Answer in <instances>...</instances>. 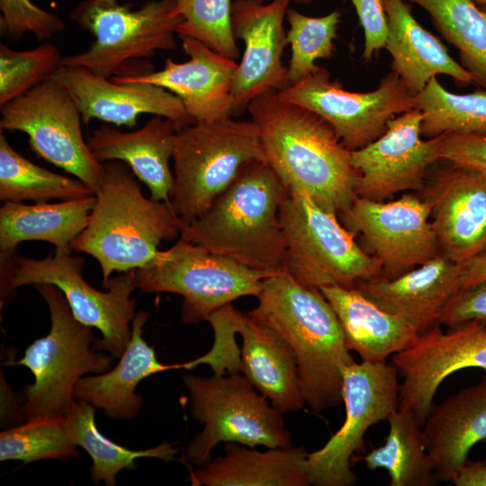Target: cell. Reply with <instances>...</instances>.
Segmentation results:
<instances>
[{
    "mask_svg": "<svg viewBox=\"0 0 486 486\" xmlns=\"http://www.w3.org/2000/svg\"><path fill=\"white\" fill-rule=\"evenodd\" d=\"M267 164L288 190L308 194L337 214L358 197L351 151L330 124L314 112L268 91L248 106Z\"/></svg>",
    "mask_w": 486,
    "mask_h": 486,
    "instance_id": "6da1fadb",
    "label": "cell"
},
{
    "mask_svg": "<svg viewBox=\"0 0 486 486\" xmlns=\"http://www.w3.org/2000/svg\"><path fill=\"white\" fill-rule=\"evenodd\" d=\"M256 298L248 314L277 331L293 350L305 405L314 413L340 405L342 368L354 358L320 289L301 284L283 269L263 279Z\"/></svg>",
    "mask_w": 486,
    "mask_h": 486,
    "instance_id": "7a4b0ae2",
    "label": "cell"
},
{
    "mask_svg": "<svg viewBox=\"0 0 486 486\" xmlns=\"http://www.w3.org/2000/svg\"><path fill=\"white\" fill-rule=\"evenodd\" d=\"M288 193L266 161H250L180 236L254 270L277 273L284 269L279 210Z\"/></svg>",
    "mask_w": 486,
    "mask_h": 486,
    "instance_id": "3957f363",
    "label": "cell"
},
{
    "mask_svg": "<svg viewBox=\"0 0 486 486\" xmlns=\"http://www.w3.org/2000/svg\"><path fill=\"white\" fill-rule=\"evenodd\" d=\"M95 198L87 225L71 248L98 261L104 289L113 272L145 266L162 241L181 235L183 224L170 204L147 198L136 176L122 161L104 163Z\"/></svg>",
    "mask_w": 486,
    "mask_h": 486,
    "instance_id": "277c9868",
    "label": "cell"
},
{
    "mask_svg": "<svg viewBox=\"0 0 486 486\" xmlns=\"http://www.w3.org/2000/svg\"><path fill=\"white\" fill-rule=\"evenodd\" d=\"M50 313L49 333L32 342L23 356L7 365L30 369L34 381L23 390L26 419L39 416H65L75 401V387L86 374L109 369L113 357L95 347L98 338L92 328L77 320L63 294L55 285H33Z\"/></svg>",
    "mask_w": 486,
    "mask_h": 486,
    "instance_id": "5b68a950",
    "label": "cell"
},
{
    "mask_svg": "<svg viewBox=\"0 0 486 486\" xmlns=\"http://www.w3.org/2000/svg\"><path fill=\"white\" fill-rule=\"evenodd\" d=\"M170 206L183 227L202 215L253 160L266 161L257 127L231 117L176 131Z\"/></svg>",
    "mask_w": 486,
    "mask_h": 486,
    "instance_id": "8992f818",
    "label": "cell"
},
{
    "mask_svg": "<svg viewBox=\"0 0 486 486\" xmlns=\"http://www.w3.org/2000/svg\"><path fill=\"white\" fill-rule=\"evenodd\" d=\"M85 259L55 250L42 259L15 255L1 258V305L14 291L27 284H50L64 294L73 315L83 324L97 328L102 338L95 347L120 358L131 336L137 288L134 270L112 277L99 291L83 276Z\"/></svg>",
    "mask_w": 486,
    "mask_h": 486,
    "instance_id": "52a82bcc",
    "label": "cell"
},
{
    "mask_svg": "<svg viewBox=\"0 0 486 486\" xmlns=\"http://www.w3.org/2000/svg\"><path fill=\"white\" fill-rule=\"evenodd\" d=\"M285 240L284 269L301 284L354 288L382 276V265L356 241L338 214L308 194L289 190L279 210Z\"/></svg>",
    "mask_w": 486,
    "mask_h": 486,
    "instance_id": "ba28073f",
    "label": "cell"
},
{
    "mask_svg": "<svg viewBox=\"0 0 486 486\" xmlns=\"http://www.w3.org/2000/svg\"><path fill=\"white\" fill-rule=\"evenodd\" d=\"M193 418L203 428L190 443L183 463L202 466L220 443H238L254 448L292 446L282 413L241 374L210 377L184 375Z\"/></svg>",
    "mask_w": 486,
    "mask_h": 486,
    "instance_id": "9c48e42d",
    "label": "cell"
},
{
    "mask_svg": "<svg viewBox=\"0 0 486 486\" xmlns=\"http://www.w3.org/2000/svg\"><path fill=\"white\" fill-rule=\"evenodd\" d=\"M69 17L94 40L86 50L63 57L60 65L85 68L106 78L121 75L132 60L175 50L182 22L176 0H148L133 10L118 0H83Z\"/></svg>",
    "mask_w": 486,
    "mask_h": 486,
    "instance_id": "30bf717a",
    "label": "cell"
},
{
    "mask_svg": "<svg viewBox=\"0 0 486 486\" xmlns=\"http://www.w3.org/2000/svg\"><path fill=\"white\" fill-rule=\"evenodd\" d=\"M134 272L136 286L141 291L181 295L182 320L188 324L206 320L240 297H256L263 279L272 274L210 252L181 236Z\"/></svg>",
    "mask_w": 486,
    "mask_h": 486,
    "instance_id": "8fae6325",
    "label": "cell"
},
{
    "mask_svg": "<svg viewBox=\"0 0 486 486\" xmlns=\"http://www.w3.org/2000/svg\"><path fill=\"white\" fill-rule=\"evenodd\" d=\"M398 372L387 363L355 361L342 368V398L346 418L341 428L319 450L309 453L310 485L351 486L356 452L362 451L370 427L399 409L400 383Z\"/></svg>",
    "mask_w": 486,
    "mask_h": 486,
    "instance_id": "7c38bea8",
    "label": "cell"
},
{
    "mask_svg": "<svg viewBox=\"0 0 486 486\" xmlns=\"http://www.w3.org/2000/svg\"><path fill=\"white\" fill-rule=\"evenodd\" d=\"M278 94L322 117L350 151L382 136L392 118L417 108V96L392 70L374 90L353 92L345 89L338 79L332 80L327 69L320 68L278 91Z\"/></svg>",
    "mask_w": 486,
    "mask_h": 486,
    "instance_id": "4fadbf2b",
    "label": "cell"
},
{
    "mask_svg": "<svg viewBox=\"0 0 486 486\" xmlns=\"http://www.w3.org/2000/svg\"><path fill=\"white\" fill-rule=\"evenodd\" d=\"M1 107L0 129L22 131L33 151L78 178L94 193L104 163L83 137L80 111L68 91L50 77Z\"/></svg>",
    "mask_w": 486,
    "mask_h": 486,
    "instance_id": "5bb4252c",
    "label": "cell"
},
{
    "mask_svg": "<svg viewBox=\"0 0 486 486\" xmlns=\"http://www.w3.org/2000/svg\"><path fill=\"white\" fill-rule=\"evenodd\" d=\"M341 216L380 261L381 277H397L441 253L427 199L408 194L390 202L357 197Z\"/></svg>",
    "mask_w": 486,
    "mask_h": 486,
    "instance_id": "9a60e30c",
    "label": "cell"
},
{
    "mask_svg": "<svg viewBox=\"0 0 486 486\" xmlns=\"http://www.w3.org/2000/svg\"><path fill=\"white\" fill-rule=\"evenodd\" d=\"M392 364L403 378L399 410L412 412L423 426L446 378L465 368L486 373V323L472 320L447 332L436 326L420 334L409 348L394 354Z\"/></svg>",
    "mask_w": 486,
    "mask_h": 486,
    "instance_id": "2e32d148",
    "label": "cell"
},
{
    "mask_svg": "<svg viewBox=\"0 0 486 486\" xmlns=\"http://www.w3.org/2000/svg\"><path fill=\"white\" fill-rule=\"evenodd\" d=\"M418 108L397 115L385 132L367 146L351 151L358 173L356 194L384 201L396 193L420 191L431 165L441 160L444 136L423 140Z\"/></svg>",
    "mask_w": 486,
    "mask_h": 486,
    "instance_id": "e0dca14e",
    "label": "cell"
},
{
    "mask_svg": "<svg viewBox=\"0 0 486 486\" xmlns=\"http://www.w3.org/2000/svg\"><path fill=\"white\" fill-rule=\"evenodd\" d=\"M291 0H234L232 28L245 44L230 103V116L241 114L257 96L288 86V68L282 61L288 45L284 21Z\"/></svg>",
    "mask_w": 486,
    "mask_h": 486,
    "instance_id": "ac0fdd59",
    "label": "cell"
},
{
    "mask_svg": "<svg viewBox=\"0 0 486 486\" xmlns=\"http://www.w3.org/2000/svg\"><path fill=\"white\" fill-rule=\"evenodd\" d=\"M50 77L68 91L85 124L98 119L131 128L145 113L168 118L179 129L195 123L176 94L156 85L117 83L85 68L63 65Z\"/></svg>",
    "mask_w": 486,
    "mask_h": 486,
    "instance_id": "d6986e66",
    "label": "cell"
},
{
    "mask_svg": "<svg viewBox=\"0 0 486 486\" xmlns=\"http://www.w3.org/2000/svg\"><path fill=\"white\" fill-rule=\"evenodd\" d=\"M184 62L167 58L158 71L138 76H113L117 83H148L176 94L194 122H210L230 116V103L238 63L199 40L181 38Z\"/></svg>",
    "mask_w": 486,
    "mask_h": 486,
    "instance_id": "ffe728a7",
    "label": "cell"
},
{
    "mask_svg": "<svg viewBox=\"0 0 486 486\" xmlns=\"http://www.w3.org/2000/svg\"><path fill=\"white\" fill-rule=\"evenodd\" d=\"M356 288L423 334L441 326L448 303L463 288L462 266L440 253L397 277L359 281Z\"/></svg>",
    "mask_w": 486,
    "mask_h": 486,
    "instance_id": "44dd1931",
    "label": "cell"
},
{
    "mask_svg": "<svg viewBox=\"0 0 486 486\" xmlns=\"http://www.w3.org/2000/svg\"><path fill=\"white\" fill-rule=\"evenodd\" d=\"M432 225L440 252L463 263L486 245V176L454 166L429 189Z\"/></svg>",
    "mask_w": 486,
    "mask_h": 486,
    "instance_id": "7402d4cb",
    "label": "cell"
},
{
    "mask_svg": "<svg viewBox=\"0 0 486 486\" xmlns=\"http://www.w3.org/2000/svg\"><path fill=\"white\" fill-rule=\"evenodd\" d=\"M177 130L172 120L154 115L133 131L101 126L87 136L86 142L99 162L125 163L147 185L151 199L170 204L174 174L169 162L173 158Z\"/></svg>",
    "mask_w": 486,
    "mask_h": 486,
    "instance_id": "603a6c76",
    "label": "cell"
},
{
    "mask_svg": "<svg viewBox=\"0 0 486 486\" xmlns=\"http://www.w3.org/2000/svg\"><path fill=\"white\" fill-rule=\"evenodd\" d=\"M235 332L242 338L240 373L279 412L305 405L298 364L288 342L274 329L237 310Z\"/></svg>",
    "mask_w": 486,
    "mask_h": 486,
    "instance_id": "cb8c5ba5",
    "label": "cell"
},
{
    "mask_svg": "<svg viewBox=\"0 0 486 486\" xmlns=\"http://www.w3.org/2000/svg\"><path fill=\"white\" fill-rule=\"evenodd\" d=\"M422 432L436 478L450 482L471 449L486 441V375L434 406Z\"/></svg>",
    "mask_w": 486,
    "mask_h": 486,
    "instance_id": "d4e9b609",
    "label": "cell"
},
{
    "mask_svg": "<svg viewBox=\"0 0 486 486\" xmlns=\"http://www.w3.org/2000/svg\"><path fill=\"white\" fill-rule=\"evenodd\" d=\"M388 22L384 48L390 52L392 71L417 96L432 77L451 76L458 86L474 83L472 75L448 53L438 38L414 18L404 0H383Z\"/></svg>",
    "mask_w": 486,
    "mask_h": 486,
    "instance_id": "484cf974",
    "label": "cell"
},
{
    "mask_svg": "<svg viewBox=\"0 0 486 486\" xmlns=\"http://www.w3.org/2000/svg\"><path fill=\"white\" fill-rule=\"evenodd\" d=\"M148 318L144 310L138 311L131 321L130 339L116 366L108 371L82 377L75 387V398L102 409L116 419H132L142 407L137 385L145 378L170 369L184 368V364H165L143 338V326Z\"/></svg>",
    "mask_w": 486,
    "mask_h": 486,
    "instance_id": "4316f807",
    "label": "cell"
},
{
    "mask_svg": "<svg viewBox=\"0 0 486 486\" xmlns=\"http://www.w3.org/2000/svg\"><path fill=\"white\" fill-rule=\"evenodd\" d=\"M320 291L339 320L346 348L356 352L362 361L387 363L389 356L411 346L420 335L356 287L327 285Z\"/></svg>",
    "mask_w": 486,
    "mask_h": 486,
    "instance_id": "83f0119b",
    "label": "cell"
},
{
    "mask_svg": "<svg viewBox=\"0 0 486 486\" xmlns=\"http://www.w3.org/2000/svg\"><path fill=\"white\" fill-rule=\"evenodd\" d=\"M309 453L303 446L258 451L226 443L225 454L190 470L193 486H308Z\"/></svg>",
    "mask_w": 486,
    "mask_h": 486,
    "instance_id": "f1b7e54d",
    "label": "cell"
},
{
    "mask_svg": "<svg viewBox=\"0 0 486 486\" xmlns=\"http://www.w3.org/2000/svg\"><path fill=\"white\" fill-rule=\"evenodd\" d=\"M95 202V195L54 203L4 202L0 208L1 256L14 254L26 240L46 241L71 254V243L86 227Z\"/></svg>",
    "mask_w": 486,
    "mask_h": 486,
    "instance_id": "f546056e",
    "label": "cell"
},
{
    "mask_svg": "<svg viewBox=\"0 0 486 486\" xmlns=\"http://www.w3.org/2000/svg\"><path fill=\"white\" fill-rule=\"evenodd\" d=\"M387 421L389 433L384 444L360 458L366 468L386 470L390 486L434 485L437 480L434 464L415 415L398 409Z\"/></svg>",
    "mask_w": 486,
    "mask_h": 486,
    "instance_id": "4dcf8cb0",
    "label": "cell"
},
{
    "mask_svg": "<svg viewBox=\"0 0 486 486\" xmlns=\"http://www.w3.org/2000/svg\"><path fill=\"white\" fill-rule=\"evenodd\" d=\"M95 409L86 400H75L65 415L69 438L84 448L93 461L90 474L95 483L104 481L107 486L115 485L117 474L123 469H135L138 458L165 462L176 459L178 449L166 441L148 449L131 450L107 438L95 424Z\"/></svg>",
    "mask_w": 486,
    "mask_h": 486,
    "instance_id": "1f68e13d",
    "label": "cell"
},
{
    "mask_svg": "<svg viewBox=\"0 0 486 486\" xmlns=\"http://www.w3.org/2000/svg\"><path fill=\"white\" fill-rule=\"evenodd\" d=\"M419 5L459 52L460 64L486 89V13L472 0H404Z\"/></svg>",
    "mask_w": 486,
    "mask_h": 486,
    "instance_id": "d6a6232c",
    "label": "cell"
},
{
    "mask_svg": "<svg viewBox=\"0 0 486 486\" xmlns=\"http://www.w3.org/2000/svg\"><path fill=\"white\" fill-rule=\"evenodd\" d=\"M94 191L78 178L50 171L18 153L0 134V199L4 202L51 199L62 201L94 196Z\"/></svg>",
    "mask_w": 486,
    "mask_h": 486,
    "instance_id": "836d02e7",
    "label": "cell"
},
{
    "mask_svg": "<svg viewBox=\"0 0 486 486\" xmlns=\"http://www.w3.org/2000/svg\"><path fill=\"white\" fill-rule=\"evenodd\" d=\"M417 108L422 113L420 131L426 139L443 134L486 135V90L450 93L435 76L417 95Z\"/></svg>",
    "mask_w": 486,
    "mask_h": 486,
    "instance_id": "e575fe53",
    "label": "cell"
},
{
    "mask_svg": "<svg viewBox=\"0 0 486 486\" xmlns=\"http://www.w3.org/2000/svg\"><path fill=\"white\" fill-rule=\"evenodd\" d=\"M76 447L68 434L65 416L35 417L0 433V461L68 460L79 456Z\"/></svg>",
    "mask_w": 486,
    "mask_h": 486,
    "instance_id": "d590c367",
    "label": "cell"
},
{
    "mask_svg": "<svg viewBox=\"0 0 486 486\" xmlns=\"http://www.w3.org/2000/svg\"><path fill=\"white\" fill-rule=\"evenodd\" d=\"M338 10L320 17L302 14L288 8L285 18L289 23L286 40L291 48L287 67L288 83L293 84L316 72L319 58H330L335 50L334 39L340 22ZM288 85V86H289Z\"/></svg>",
    "mask_w": 486,
    "mask_h": 486,
    "instance_id": "8d00e7d4",
    "label": "cell"
},
{
    "mask_svg": "<svg viewBox=\"0 0 486 486\" xmlns=\"http://www.w3.org/2000/svg\"><path fill=\"white\" fill-rule=\"evenodd\" d=\"M182 17L177 34L201 41L232 59L239 57L232 28L231 0H176Z\"/></svg>",
    "mask_w": 486,
    "mask_h": 486,
    "instance_id": "74e56055",
    "label": "cell"
},
{
    "mask_svg": "<svg viewBox=\"0 0 486 486\" xmlns=\"http://www.w3.org/2000/svg\"><path fill=\"white\" fill-rule=\"evenodd\" d=\"M62 58L58 48L47 40L29 50L0 44V106L49 79Z\"/></svg>",
    "mask_w": 486,
    "mask_h": 486,
    "instance_id": "f35d334b",
    "label": "cell"
},
{
    "mask_svg": "<svg viewBox=\"0 0 486 486\" xmlns=\"http://www.w3.org/2000/svg\"><path fill=\"white\" fill-rule=\"evenodd\" d=\"M1 32L21 40L31 32L38 40H49L65 28L64 21L56 14L37 6L32 0H0Z\"/></svg>",
    "mask_w": 486,
    "mask_h": 486,
    "instance_id": "ab89813d",
    "label": "cell"
},
{
    "mask_svg": "<svg viewBox=\"0 0 486 486\" xmlns=\"http://www.w3.org/2000/svg\"><path fill=\"white\" fill-rule=\"evenodd\" d=\"M441 158L486 176V135L445 134Z\"/></svg>",
    "mask_w": 486,
    "mask_h": 486,
    "instance_id": "60d3db41",
    "label": "cell"
},
{
    "mask_svg": "<svg viewBox=\"0 0 486 486\" xmlns=\"http://www.w3.org/2000/svg\"><path fill=\"white\" fill-rule=\"evenodd\" d=\"M364 30L363 58L369 61L384 48L388 22L383 0H350Z\"/></svg>",
    "mask_w": 486,
    "mask_h": 486,
    "instance_id": "b9f144b4",
    "label": "cell"
},
{
    "mask_svg": "<svg viewBox=\"0 0 486 486\" xmlns=\"http://www.w3.org/2000/svg\"><path fill=\"white\" fill-rule=\"evenodd\" d=\"M472 320L486 323V281L462 288L448 303L441 324L451 328Z\"/></svg>",
    "mask_w": 486,
    "mask_h": 486,
    "instance_id": "7bdbcfd3",
    "label": "cell"
},
{
    "mask_svg": "<svg viewBox=\"0 0 486 486\" xmlns=\"http://www.w3.org/2000/svg\"><path fill=\"white\" fill-rule=\"evenodd\" d=\"M450 482L455 486H486V461L467 460Z\"/></svg>",
    "mask_w": 486,
    "mask_h": 486,
    "instance_id": "ee69618b",
    "label": "cell"
},
{
    "mask_svg": "<svg viewBox=\"0 0 486 486\" xmlns=\"http://www.w3.org/2000/svg\"><path fill=\"white\" fill-rule=\"evenodd\" d=\"M463 288L486 281V245L461 263Z\"/></svg>",
    "mask_w": 486,
    "mask_h": 486,
    "instance_id": "f6af8a7d",
    "label": "cell"
},
{
    "mask_svg": "<svg viewBox=\"0 0 486 486\" xmlns=\"http://www.w3.org/2000/svg\"><path fill=\"white\" fill-rule=\"evenodd\" d=\"M1 420L2 424L12 419L20 421L25 419L22 406L18 407L12 391L1 379Z\"/></svg>",
    "mask_w": 486,
    "mask_h": 486,
    "instance_id": "bcb514c9",
    "label": "cell"
},
{
    "mask_svg": "<svg viewBox=\"0 0 486 486\" xmlns=\"http://www.w3.org/2000/svg\"><path fill=\"white\" fill-rule=\"evenodd\" d=\"M261 1H264V0H261ZM291 1H293L294 3L301 4H310L314 0H291Z\"/></svg>",
    "mask_w": 486,
    "mask_h": 486,
    "instance_id": "7dc6e473",
    "label": "cell"
},
{
    "mask_svg": "<svg viewBox=\"0 0 486 486\" xmlns=\"http://www.w3.org/2000/svg\"><path fill=\"white\" fill-rule=\"evenodd\" d=\"M477 5L486 7V0H472Z\"/></svg>",
    "mask_w": 486,
    "mask_h": 486,
    "instance_id": "c3c4849f",
    "label": "cell"
},
{
    "mask_svg": "<svg viewBox=\"0 0 486 486\" xmlns=\"http://www.w3.org/2000/svg\"><path fill=\"white\" fill-rule=\"evenodd\" d=\"M484 12L486 13V7H483Z\"/></svg>",
    "mask_w": 486,
    "mask_h": 486,
    "instance_id": "681fc988",
    "label": "cell"
},
{
    "mask_svg": "<svg viewBox=\"0 0 486 486\" xmlns=\"http://www.w3.org/2000/svg\"><path fill=\"white\" fill-rule=\"evenodd\" d=\"M485 443H486V441H485Z\"/></svg>",
    "mask_w": 486,
    "mask_h": 486,
    "instance_id": "f907efd6",
    "label": "cell"
}]
</instances>
